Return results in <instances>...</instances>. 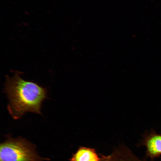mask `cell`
I'll return each mask as SVG.
<instances>
[{"mask_svg":"<svg viewBox=\"0 0 161 161\" xmlns=\"http://www.w3.org/2000/svg\"><path fill=\"white\" fill-rule=\"evenodd\" d=\"M98 157L94 149L81 147L73 155L70 161H90Z\"/></svg>","mask_w":161,"mask_h":161,"instance_id":"cell-4","label":"cell"},{"mask_svg":"<svg viewBox=\"0 0 161 161\" xmlns=\"http://www.w3.org/2000/svg\"><path fill=\"white\" fill-rule=\"evenodd\" d=\"M23 73L15 72L14 75H6L4 92L9 103L7 109L13 119L21 118L26 112L41 114L43 101L47 98V89L34 82L23 79Z\"/></svg>","mask_w":161,"mask_h":161,"instance_id":"cell-1","label":"cell"},{"mask_svg":"<svg viewBox=\"0 0 161 161\" xmlns=\"http://www.w3.org/2000/svg\"><path fill=\"white\" fill-rule=\"evenodd\" d=\"M143 144L146 148V155L151 159L161 155V134L152 130L145 134Z\"/></svg>","mask_w":161,"mask_h":161,"instance_id":"cell-3","label":"cell"},{"mask_svg":"<svg viewBox=\"0 0 161 161\" xmlns=\"http://www.w3.org/2000/svg\"><path fill=\"white\" fill-rule=\"evenodd\" d=\"M36 153L35 146L21 137H9L0 144V161H43Z\"/></svg>","mask_w":161,"mask_h":161,"instance_id":"cell-2","label":"cell"},{"mask_svg":"<svg viewBox=\"0 0 161 161\" xmlns=\"http://www.w3.org/2000/svg\"><path fill=\"white\" fill-rule=\"evenodd\" d=\"M90 161H102V160H101L98 157L92 159Z\"/></svg>","mask_w":161,"mask_h":161,"instance_id":"cell-6","label":"cell"},{"mask_svg":"<svg viewBox=\"0 0 161 161\" xmlns=\"http://www.w3.org/2000/svg\"><path fill=\"white\" fill-rule=\"evenodd\" d=\"M102 161H122L119 158L112 155L104 157Z\"/></svg>","mask_w":161,"mask_h":161,"instance_id":"cell-5","label":"cell"}]
</instances>
